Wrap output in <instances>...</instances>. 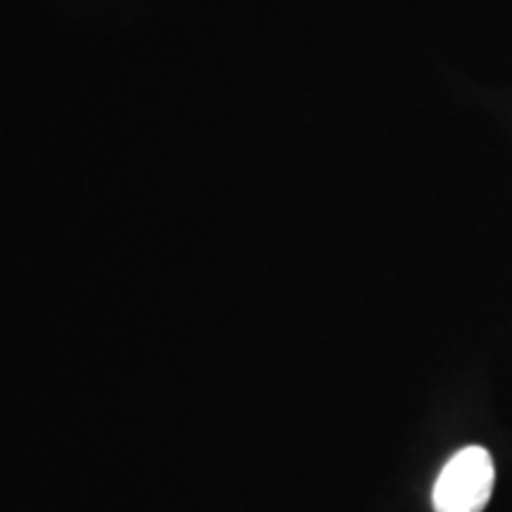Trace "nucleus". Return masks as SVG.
Wrapping results in <instances>:
<instances>
[{"instance_id":"nucleus-1","label":"nucleus","mask_w":512,"mask_h":512,"mask_svg":"<svg viewBox=\"0 0 512 512\" xmlns=\"http://www.w3.org/2000/svg\"><path fill=\"white\" fill-rule=\"evenodd\" d=\"M494 484V456L484 446H467L439 472L432 489L434 512H482L491 501Z\"/></svg>"}]
</instances>
